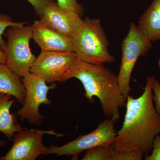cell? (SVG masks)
<instances>
[{
    "label": "cell",
    "mask_w": 160,
    "mask_h": 160,
    "mask_svg": "<svg viewBox=\"0 0 160 160\" xmlns=\"http://www.w3.org/2000/svg\"><path fill=\"white\" fill-rule=\"evenodd\" d=\"M6 58L5 52L2 49L0 48V63L6 64Z\"/></svg>",
    "instance_id": "obj_22"
},
{
    "label": "cell",
    "mask_w": 160,
    "mask_h": 160,
    "mask_svg": "<svg viewBox=\"0 0 160 160\" xmlns=\"http://www.w3.org/2000/svg\"><path fill=\"white\" fill-rule=\"evenodd\" d=\"M158 65H159V67L160 68V58H159V61H158Z\"/></svg>",
    "instance_id": "obj_24"
},
{
    "label": "cell",
    "mask_w": 160,
    "mask_h": 160,
    "mask_svg": "<svg viewBox=\"0 0 160 160\" xmlns=\"http://www.w3.org/2000/svg\"><path fill=\"white\" fill-rule=\"evenodd\" d=\"M10 95L0 93V132L11 140L15 133L23 130L15 115L10 113L14 103Z\"/></svg>",
    "instance_id": "obj_13"
},
{
    "label": "cell",
    "mask_w": 160,
    "mask_h": 160,
    "mask_svg": "<svg viewBox=\"0 0 160 160\" xmlns=\"http://www.w3.org/2000/svg\"><path fill=\"white\" fill-rule=\"evenodd\" d=\"M72 38L73 51L79 59L93 64L113 63L109 42L99 19L86 18Z\"/></svg>",
    "instance_id": "obj_3"
},
{
    "label": "cell",
    "mask_w": 160,
    "mask_h": 160,
    "mask_svg": "<svg viewBox=\"0 0 160 160\" xmlns=\"http://www.w3.org/2000/svg\"><path fill=\"white\" fill-rule=\"evenodd\" d=\"M152 46L151 41L140 31L137 26L131 22L129 32L122 43V60L118 76L120 90L126 101L131 91L130 79L136 63L140 57L147 53Z\"/></svg>",
    "instance_id": "obj_5"
},
{
    "label": "cell",
    "mask_w": 160,
    "mask_h": 160,
    "mask_svg": "<svg viewBox=\"0 0 160 160\" xmlns=\"http://www.w3.org/2000/svg\"><path fill=\"white\" fill-rule=\"evenodd\" d=\"M115 123L113 120L106 119L100 123L94 131L88 134L80 135L62 146L52 145L44 155L67 156L72 157V160H76L80 153L85 150L98 146H110L116 135Z\"/></svg>",
    "instance_id": "obj_6"
},
{
    "label": "cell",
    "mask_w": 160,
    "mask_h": 160,
    "mask_svg": "<svg viewBox=\"0 0 160 160\" xmlns=\"http://www.w3.org/2000/svg\"><path fill=\"white\" fill-rule=\"evenodd\" d=\"M154 78L148 77L144 92L139 97L127 96L122 126L116 132L111 145L115 150L137 149L146 155L151 152L154 138L160 133V116L152 100Z\"/></svg>",
    "instance_id": "obj_1"
},
{
    "label": "cell",
    "mask_w": 160,
    "mask_h": 160,
    "mask_svg": "<svg viewBox=\"0 0 160 160\" xmlns=\"http://www.w3.org/2000/svg\"><path fill=\"white\" fill-rule=\"evenodd\" d=\"M0 93L10 95L22 105L26 90L20 77L10 70L6 64L0 63Z\"/></svg>",
    "instance_id": "obj_14"
},
{
    "label": "cell",
    "mask_w": 160,
    "mask_h": 160,
    "mask_svg": "<svg viewBox=\"0 0 160 160\" xmlns=\"http://www.w3.org/2000/svg\"><path fill=\"white\" fill-rule=\"evenodd\" d=\"M144 153L137 149L117 151L114 150L112 160H142Z\"/></svg>",
    "instance_id": "obj_17"
},
{
    "label": "cell",
    "mask_w": 160,
    "mask_h": 160,
    "mask_svg": "<svg viewBox=\"0 0 160 160\" xmlns=\"http://www.w3.org/2000/svg\"><path fill=\"white\" fill-rule=\"evenodd\" d=\"M26 90L22 107L18 111L22 121H27L31 125H40L46 118L41 114L39 107L42 104L51 105L52 102L47 97L48 92L54 89L55 85L48 86L45 80L31 72L22 80Z\"/></svg>",
    "instance_id": "obj_7"
},
{
    "label": "cell",
    "mask_w": 160,
    "mask_h": 160,
    "mask_svg": "<svg viewBox=\"0 0 160 160\" xmlns=\"http://www.w3.org/2000/svg\"><path fill=\"white\" fill-rule=\"evenodd\" d=\"M33 6L35 11L40 18L42 16L46 7L52 1V0H27Z\"/></svg>",
    "instance_id": "obj_20"
},
{
    "label": "cell",
    "mask_w": 160,
    "mask_h": 160,
    "mask_svg": "<svg viewBox=\"0 0 160 160\" xmlns=\"http://www.w3.org/2000/svg\"><path fill=\"white\" fill-rule=\"evenodd\" d=\"M5 144H6V142L5 141L0 140V148L4 147L5 146Z\"/></svg>",
    "instance_id": "obj_23"
},
{
    "label": "cell",
    "mask_w": 160,
    "mask_h": 160,
    "mask_svg": "<svg viewBox=\"0 0 160 160\" xmlns=\"http://www.w3.org/2000/svg\"><path fill=\"white\" fill-rule=\"evenodd\" d=\"M5 35L7 39L4 50L6 65L18 76L24 77L30 73L36 58L29 47V42L32 38L31 26L8 27Z\"/></svg>",
    "instance_id": "obj_4"
},
{
    "label": "cell",
    "mask_w": 160,
    "mask_h": 160,
    "mask_svg": "<svg viewBox=\"0 0 160 160\" xmlns=\"http://www.w3.org/2000/svg\"><path fill=\"white\" fill-rule=\"evenodd\" d=\"M76 78L82 84L85 96L89 102L94 97L99 99L103 113L116 122L120 118V109L126 105L119 88L118 76L104 64H93L78 59L65 75L63 82Z\"/></svg>",
    "instance_id": "obj_2"
},
{
    "label": "cell",
    "mask_w": 160,
    "mask_h": 160,
    "mask_svg": "<svg viewBox=\"0 0 160 160\" xmlns=\"http://www.w3.org/2000/svg\"><path fill=\"white\" fill-rule=\"evenodd\" d=\"M49 133L58 135L50 131L40 130H21L14 134L13 145L1 160H35L45 155L48 148L42 142L43 135Z\"/></svg>",
    "instance_id": "obj_9"
},
{
    "label": "cell",
    "mask_w": 160,
    "mask_h": 160,
    "mask_svg": "<svg viewBox=\"0 0 160 160\" xmlns=\"http://www.w3.org/2000/svg\"><path fill=\"white\" fill-rule=\"evenodd\" d=\"M39 20L44 26L59 34L72 38L83 23L78 15L51 2Z\"/></svg>",
    "instance_id": "obj_10"
},
{
    "label": "cell",
    "mask_w": 160,
    "mask_h": 160,
    "mask_svg": "<svg viewBox=\"0 0 160 160\" xmlns=\"http://www.w3.org/2000/svg\"><path fill=\"white\" fill-rule=\"evenodd\" d=\"M26 22H16L12 21L11 18L7 15L0 14V48L3 51L5 49L6 42L2 38L6 29L9 27L24 26Z\"/></svg>",
    "instance_id": "obj_16"
},
{
    "label": "cell",
    "mask_w": 160,
    "mask_h": 160,
    "mask_svg": "<svg viewBox=\"0 0 160 160\" xmlns=\"http://www.w3.org/2000/svg\"><path fill=\"white\" fill-rule=\"evenodd\" d=\"M152 100L155 105L156 110L160 116V82L155 78L152 83Z\"/></svg>",
    "instance_id": "obj_19"
},
{
    "label": "cell",
    "mask_w": 160,
    "mask_h": 160,
    "mask_svg": "<svg viewBox=\"0 0 160 160\" xmlns=\"http://www.w3.org/2000/svg\"><path fill=\"white\" fill-rule=\"evenodd\" d=\"M138 27L151 42L160 40V0H153L140 18Z\"/></svg>",
    "instance_id": "obj_12"
},
{
    "label": "cell",
    "mask_w": 160,
    "mask_h": 160,
    "mask_svg": "<svg viewBox=\"0 0 160 160\" xmlns=\"http://www.w3.org/2000/svg\"><path fill=\"white\" fill-rule=\"evenodd\" d=\"M114 149L110 146H98L86 150L82 160H112Z\"/></svg>",
    "instance_id": "obj_15"
},
{
    "label": "cell",
    "mask_w": 160,
    "mask_h": 160,
    "mask_svg": "<svg viewBox=\"0 0 160 160\" xmlns=\"http://www.w3.org/2000/svg\"><path fill=\"white\" fill-rule=\"evenodd\" d=\"M31 27L32 39L42 51L74 52L72 38L62 35L49 29L39 20L35 21Z\"/></svg>",
    "instance_id": "obj_11"
},
{
    "label": "cell",
    "mask_w": 160,
    "mask_h": 160,
    "mask_svg": "<svg viewBox=\"0 0 160 160\" xmlns=\"http://www.w3.org/2000/svg\"><path fill=\"white\" fill-rule=\"evenodd\" d=\"M150 155H146V160H160V136L157 135L152 143V150Z\"/></svg>",
    "instance_id": "obj_21"
},
{
    "label": "cell",
    "mask_w": 160,
    "mask_h": 160,
    "mask_svg": "<svg viewBox=\"0 0 160 160\" xmlns=\"http://www.w3.org/2000/svg\"><path fill=\"white\" fill-rule=\"evenodd\" d=\"M78 58L73 52L42 51L32 64L30 72L47 83L62 82L65 75Z\"/></svg>",
    "instance_id": "obj_8"
},
{
    "label": "cell",
    "mask_w": 160,
    "mask_h": 160,
    "mask_svg": "<svg viewBox=\"0 0 160 160\" xmlns=\"http://www.w3.org/2000/svg\"><path fill=\"white\" fill-rule=\"evenodd\" d=\"M59 6L68 11L73 12L80 17L82 16V7L78 2L77 0H57Z\"/></svg>",
    "instance_id": "obj_18"
}]
</instances>
